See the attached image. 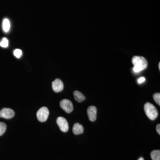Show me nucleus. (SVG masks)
<instances>
[{
    "mask_svg": "<svg viewBox=\"0 0 160 160\" xmlns=\"http://www.w3.org/2000/svg\"><path fill=\"white\" fill-rule=\"evenodd\" d=\"M10 28V23L9 19L7 18L4 19L2 22V28L5 32H7L9 31Z\"/></svg>",
    "mask_w": 160,
    "mask_h": 160,
    "instance_id": "11",
    "label": "nucleus"
},
{
    "mask_svg": "<svg viewBox=\"0 0 160 160\" xmlns=\"http://www.w3.org/2000/svg\"><path fill=\"white\" fill-rule=\"evenodd\" d=\"M156 130L157 131L158 133L159 134H160V124H158L156 127Z\"/></svg>",
    "mask_w": 160,
    "mask_h": 160,
    "instance_id": "18",
    "label": "nucleus"
},
{
    "mask_svg": "<svg viewBox=\"0 0 160 160\" xmlns=\"http://www.w3.org/2000/svg\"><path fill=\"white\" fill-rule=\"evenodd\" d=\"M49 115V109L45 106L40 108L37 112V117L38 120L42 122H46L48 119Z\"/></svg>",
    "mask_w": 160,
    "mask_h": 160,
    "instance_id": "3",
    "label": "nucleus"
},
{
    "mask_svg": "<svg viewBox=\"0 0 160 160\" xmlns=\"http://www.w3.org/2000/svg\"><path fill=\"white\" fill-rule=\"evenodd\" d=\"M72 132L75 135L82 134L84 132L83 126L79 123H75L72 128Z\"/></svg>",
    "mask_w": 160,
    "mask_h": 160,
    "instance_id": "9",
    "label": "nucleus"
},
{
    "mask_svg": "<svg viewBox=\"0 0 160 160\" xmlns=\"http://www.w3.org/2000/svg\"><path fill=\"white\" fill-rule=\"evenodd\" d=\"M150 156L152 160H160V151L159 150H154L152 151Z\"/></svg>",
    "mask_w": 160,
    "mask_h": 160,
    "instance_id": "12",
    "label": "nucleus"
},
{
    "mask_svg": "<svg viewBox=\"0 0 160 160\" xmlns=\"http://www.w3.org/2000/svg\"><path fill=\"white\" fill-rule=\"evenodd\" d=\"M144 110L146 115L150 120H155L158 115L157 109L151 103H146L144 106Z\"/></svg>",
    "mask_w": 160,
    "mask_h": 160,
    "instance_id": "2",
    "label": "nucleus"
},
{
    "mask_svg": "<svg viewBox=\"0 0 160 160\" xmlns=\"http://www.w3.org/2000/svg\"><path fill=\"white\" fill-rule=\"evenodd\" d=\"M15 112L10 108H4L0 111V118L9 119L14 116Z\"/></svg>",
    "mask_w": 160,
    "mask_h": 160,
    "instance_id": "6",
    "label": "nucleus"
},
{
    "mask_svg": "<svg viewBox=\"0 0 160 160\" xmlns=\"http://www.w3.org/2000/svg\"><path fill=\"white\" fill-rule=\"evenodd\" d=\"M87 114L89 120L91 122H94L97 119V109L94 106H90L87 109Z\"/></svg>",
    "mask_w": 160,
    "mask_h": 160,
    "instance_id": "8",
    "label": "nucleus"
},
{
    "mask_svg": "<svg viewBox=\"0 0 160 160\" xmlns=\"http://www.w3.org/2000/svg\"><path fill=\"white\" fill-rule=\"evenodd\" d=\"M153 99L157 103L159 106L160 105V93H156L153 95Z\"/></svg>",
    "mask_w": 160,
    "mask_h": 160,
    "instance_id": "16",
    "label": "nucleus"
},
{
    "mask_svg": "<svg viewBox=\"0 0 160 160\" xmlns=\"http://www.w3.org/2000/svg\"><path fill=\"white\" fill-rule=\"evenodd\" d=\"M138 160H144V159L143 158L141 157L138 159Z\"/></svg>",
    "mask_w": 160,
    "mask_h": 160,
    "instance_id": "19",
    "label": "nucleus"
},
{
    "mask_svg": "<svg viewBox=\"0 0 160 160\" xmlns=\"http://www.w3.org/2000/svg\"><path fill=\"white\" fill-rule=\"evenodd\" d=\"M14 56L18 58H19L22 55V51L20 49H16L13 52Z\"/></svg>",
    "mask_w": 160,
    "mask_h": 160,
    "instance_id": "15",
    "label": "nucleus"
},
{
    "mask_svg": "<svg viewBox=\"0 0 160 160\" xmlns=\"http://www.w3.org/2000/svg\"><path fill=\"white\" fill-rule=\"evenodd\" d=\"M133 67V71L136 72H138L147 68L148 66V62L145 58L142 56H135L132 60Z\"/></svg>",
    "mask_w": 160,
    "mask_h": 160,
    "instance_id": "1",
    "label": "nucleus"
},
{
    "mask_svg": "<svg viewBox=\"0 0 160 160\" xmlns=\"http://www.w3.org/2000/svg\"><path fill=\"white\" fill-rule=\"evenodd\" d=\"M52 88L55 92H59L64 89L63 82L59 79H56L52 82Z\"/></svg>",
    "mask_w": 160,
    "mask_h": 160,
    "instance_id": "7",
    "label": "nucleus"
},
{
    "mask_svg": "<svg viewBox=\"0 0 160 160\" xmlns=\"http://www.w3.org/2000/svg\"><path fill=\"white\" fill-rule=\"evenodd\" d=\"M60 106L67 113H70L73 109V105L70 100L63 99L60 102Z\"/></svg>",
    "mask_w": 160,
    "mask_h": 160,
    "instance_id": "4",
    "label": "nucleus"
},
{
    "mask_svg": "<svg viewBox=\"0 0 160 160\" xmlns=\"http://www.w3.org/2000/svg\"><path fill=\"white\" fill-rule=\"evenodd\" d=\"M73 95L75 99L78 102H81L86 99V97L84 96V95L79 91H75L73 92Z\"/></svg>",
    "mask_w": 160,
    "mask_h": 160,
    "instance_id": "10",
    "label": "nucleus"
},
{
    "mask_svg": "<svg viewBox=\"0 0 160 160\" xmlns=\"http://www.w3.org/2000/svg\"><path fill=\"white\" fill-rule=\"evenodd\" d=\"M8 46H9V41L6 38H3L0 42V46L3 48H7Z\"/></svg>",
    "mask_w": 160,
    "mask_h": 160,
    "instance_id": "14",
    "label": "nucleus"
},
{
    "mask_svg": "<svg viewBox=\"0 0 160 160\" xmlns=\"http://www.w3.org/2000/svg\"><path fill=\"white\" fill-rule=\"evenodd\" d=\"M57 123L61 131L63 132H66L69 130V124L65 118L62 117L58 118L57 119Z\"/></svg>",
    "mask_w": 160,
    "mask_h": 160,
    "instance_id": "5",
    "label": "nucleus"
},
{
    "mask_svg": "<svg viewBox=\"0 0 160 160\" xmlns=\"http://www.w3.org/2000/svg\"><path fill=\"white\" fill-rule=\"evenodd\" d=\"M145 81V78L144 77L140 78L138 79V82L141 84Z\"/></svg>",
    "mask_w": 160,
    "mask_h": 160,
    "instance_id": "17",
    "label": "nucleus"
},
{
    "mask_svg": "<svg viewBox=\"0 0 160 160\" xmlns=\"http://www.w3.org/2000/svg\"><path fill=\"white\" fill-rule=\"evenodd\" d=\"M7 126L5 123L0 122V136L2 135L6 130Z\"/></svg>",
    "mask_w": 160,
    "mask_h": 160,
    "instance_id": "13",
    "label": "nucleus"
},
{
    "mask_svg": "<svg viewBox=\"0 0 160 160\" xmlns=\"http://www.w3.org/2000/svg\"><path fill=\"white\" fill-rule=\"evenodd\" d=\"M159 69L160 70V63H159Z\"/></svg>",
    "mask_w": 160,
    "mask_h": 160,
    "instance_id": "20",
    "label": "nucleus"
}]
</instances>
